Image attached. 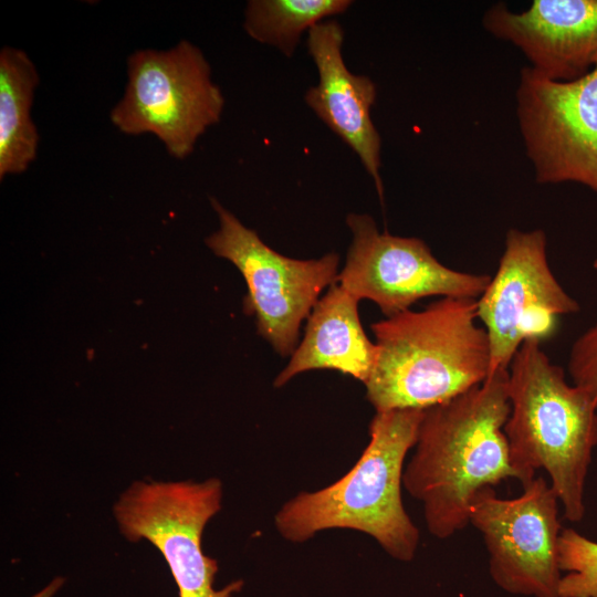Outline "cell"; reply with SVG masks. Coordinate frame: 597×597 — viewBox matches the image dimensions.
<instances>
[{"label":"cell","mask_w":597,"mask_h":597,"mask_svg":"<svg viewBox=\"0 0 597 597\" xmlns=\"http://www.w3.org/2000/svg\"><path fill=\"white\" fill-rule=\"evenodd\" d=\"M561 570L570 572L559 583V597H597V543L573 528H564L558 538Z\"/></svg>","instance_id":"obj_17"},{"label":"cell","mask_w":597,"mask_h":597,"mask_svg":"<svg viewBox=\"0 0 597 597\" xmlns=\"http://www.w3.org/2000/svg\"><path fill=\"white\" fill-rule=\"evenodd\" d=\"M558 499L544 478H534L515 499L482 489L470 507V523L482 534L490 575L503 590L524 596L559 597Z\"/></svg>","instance_id":"obj_11"},{"label":"cell","mask_w":597,"mask_h":597,"mask_svg":"<svg viewBox=\"0 0 597 597\" xmlns=\"http://www.w3.org/2000/svg\"><path fill=\"white\" fill-rule=\"evenodd\" d=\"M567 368L574 385L597 396V322L573 343Z\"/></svg>","instance_id":"obj_18"},{"label":"cell","mask_w":597,"mask_h":597,"mask_svg":"<svg viewBox=\"0 0 597 597\" xmlns=\"http://www.w3.org/2000/svg\"><path fill=\"white\" fill-rule=\"evenodd\" d=\"M423 411H376L369 442L353 468L334 483L285 502L274 516L277 533L304 543L326 530H353L373 537L390 557L412 561L420 535L404 507L401 488Z\"/></svg>","instance_id":"obj_3"},{"label":"cell","mask_w":597,"mask_h":597,"mask_svg":"<svg viewBox=\"0 0 597 597\" xmlns=\"http://www.w3.org/2000/svg\"><path fill=\"white\" fill-rule=\"evenodd\" d=\"M352 4L349 0H250L243 28L254 41L292 57L304 32Z\"/></svg>","instance_id":"obj_16"},{"label":"cell","mask_w":597,"mask_h":597,"mask_svg":"<svg viewBox=\"0 0 597 597\" xmlns=\"http://www.w3.org/2000/svg\"><path fill=\"white\" fill-rule=\"evenodd\" d=\"M515 97L519 128L535 180L576 182L597 193V65L567 82L524 66Z\"/></svg>","instance_id":"obj_9"},{"label":"cell","mask_w":597,"mask_h":597,"mask_svg":"<svg viewBox=\"0 0 597 597\" xmlns=\"http://www.w3.org/2000/svg\"><path fill=\"white\" fill-rule=\"evenodd\" d=\"M579 308L552 272L546 233L511 228L498 270L476 300L478 318L490 341L491 374L509 369L524 342L552 338L558 318Z\"/></svg>","instance_id":"obj_8"},{"label":"cell","mask_w":597,"mask_h":597,"mask_svg":"<svg viewBox=\"0 0 597 597\" xmlns=\"http://www.w3.org/2000/svg\"><path fill=\"white\" fill-rule=\"evenodd\" d=\"M509 415V369L425 409L402 484L421 502L434 537L448 538L470 523L472 501L482 489L510 478L521 481L504 432Z\"/></svg>","instance_id":"obj_1"},{"label":"cell","mask_w":597,"mask_h":597,"mask_svg":"<svg viewBox=\"0 0 597 597\" xmlns=\"http://www.w3.org/2000/svg\"><path fill=\"white\" fill-rule=\"evenodd\" d=\"M223 107L205 54L181 40L166 50L140 49L128 56L125 91L109 118L121 133L151 134L171 157L185 159L219 123Z\"/></svg>","instance_id":"obj_5"},{"label":"cell","mask_w":597,"mask_h":597,"mask_svg":"<svg viewBox=\"0 0 597 597\" xmlns=\"http://www.w3.org/2000/svg\"><path fill=\"white\" fill-rule=\"evenodd\" d=\"M38 70L21 49L0 51V179L23 174L34 161L39 133L31 116Z\"/></svg>","instance_id":"obj_15"},{"label":"cell","mask_w":597,"mask_h":597,"mask_svg":"<svg viewBox=\"0 0 597 597\" xmlns=\"http://www.w3.org/2000/svg\"><path fill=\"white\" fill-rule=\"evenodd\" d=\"M343 43L344 30L336 20H325L310 29L306 44L318 83L306 91L304 101L355 151L383 202L381 137L370 115L377 88L370 77L347 69Z\"/></svg>","instance_id":"obj_13"},{"label":"cell","mask_w":597,"mask_h":597,"mask_svg":"<svg viewBox=\"0 0 597 597\" xmlns=\"http://www.w3.org/2000/svg\"><path fill=\"white\" fill-rule=\"evenodd\" d=\"M64 583V577L56 576L46 586H44L41 590L32 595L31 597H53L61 589Z\"/></svg>","instance_id":"obj_19"},{"label":"cell","mask_w":597,"mask_h":597,"mask_svg":"<svg viewBox=\"0 0 597 597\" xmlns=\"http://www.w3.org/2000/svg\"><path fill=\"white\" fill-rule=\"evenodd\" d=\"M358 302L337 282L331 285L314 305L302 341L273 386L280 388L296 375L316 369L336 370L365 384L377 346L364 331Z\"/></svg>","instance_id":"obj_14"},{"label":"cell","mask_w":597,"mask_h":597,"mask_svg":"<svg viewBox=\"0 0 597 597\" xmlns=\"http://www.w3.org/2000/svg\"><path fill=\"white\" fill-rule=\"evenodd\" d=\"M352 242L337 283L356 298L374 302L391 317L429 297L478 300L491 276L443 265L416 237L380 232L369 214L349 213Z\"/></svg>","instance_id":"obj_10"},{"label":"cell","mask_w":597,"mask_h":597,"mask_svg":"<svg viewBox=\"0 0 597 597\" xmlns=\"http://www.w3.org/2000/svg\"><path fill=\"white\" fill-rule=\"evenodd\" d=\"M219 229L206 239L218 256L241 272L248 292L243 311L255 320L256 331L281 356H291L300 327L325 289L337 282L339 255L298 260L265 244L216 198L210 199Z\"/></svg>","instance_id":"obj_6"},{"label":"cell","mask_w":597,"mask_h":597,"mask_svg":"<svg viewBox=\"0 0 597 597\" xmlns=\"http://www.w3.org/2000/svg\"><path fill=\"white\" fill-rule=\"evenodd\" d=\"M476 318L475 298L446 296L373 323L377 356L364 385L375 410H425L482 384L491 348Z\"/></svg>","instance_id":"obj_2"},{"label":"cell","mask_w":597,"mask_h":597,"mask_svg":"<svg viewBox=\"0 0 597 597\" xmlns=\"http://www.w3.org/2000/svg\"><path fill=\"white\" fill-rule=\"evenodd\" d=\"M222 483L136 481L115 503L121 533L130 542L147 540L165 558L179 597H232L244 583L234 580L221 589L213 583L218 561L202 551V533L220 511Z\"/></svg>","instance_id":"obj_7"},{"label":"cell","mask_w":597,"mask_h":597,"mask_svg":"<svg viewBox=\"0 0 597 597\" xmlns=\"http://www.w3.org/2000/svg\"><path fill=\"white\" fill-rule=\"evenodd\" d=\"M482 24L549 80L574 81L597 65V0H534L521 12L495 3Z\"/></svg>","instance_id":"obj_12"},{"label":"cell","mask_w":597,"mask_h":597,"mask_svg":"<svg viewBox=\"0 0 597 597\" xmlns=\"http://www.w3.org/2000/svg\"><path fill=\"white\" fill-rule=\"evenodd\" d=\"M510 415L504 426L522 486L545 470L564 516L585 514V480L597 446V396L569 385L541 343L526 341L509 367Z\"/></svg>","instance_id":"obj_4"}]
</instances>
